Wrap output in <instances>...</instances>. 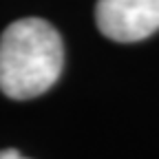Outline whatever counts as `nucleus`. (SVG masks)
<instances>
[{"instance_id":"obj_1","label":"nucleus","mask_w":159,"mask_h":159,"mask_svg":"<svg viewBox=\"0 0 159 159\" xmlns=\"http://www.w3.org/2000/svg\"><path fill=\"white\" fill-rule=\"evenodd\" d=\"M64 42L42 18L11 22L0 35V91L9 99H33L62 75Z\"/></svg>"},{"instance_id":"obj_2","label":"nucleus","mask_w":159,"mask_h":159,"mask_svg":"<svg viewBox=\"0 0 159 159\" xmlns=\"http://www.w3.org/2000/svg\"><path fill=\"white\" fill-rule=\"evenodd\" d=\"M95 22L108 40L139 42L159 31V0H97Z\"/></svg>"},{"instance_id":"obj_3","label":"nucleus","mask_w":159,"mask_h":159,"mask_svg":"<svg viewBox=\"0 0 159 159\" xmlns=\"http://www.w3.org/2000/svg\"><path fill=\"white\" fill-rule=\"evenodd\" d=\"M0 159H29V157H25L16 148H5V150H0Z\"/></svg>"}]
</instances>
